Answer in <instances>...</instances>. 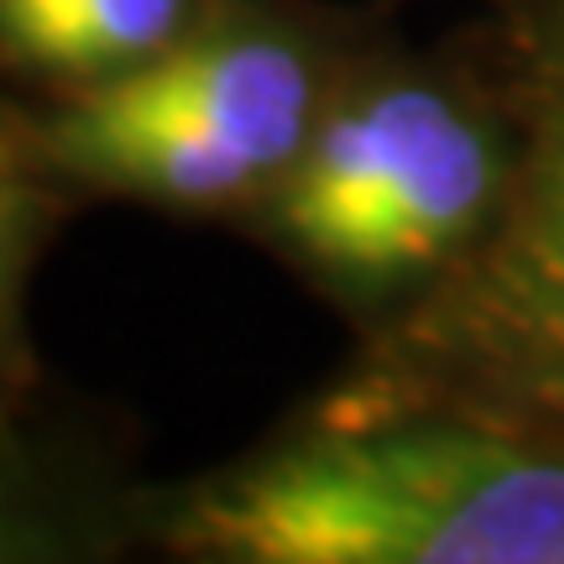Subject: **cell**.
<instances>
[{
  "instance_id": "1",
  "label": "cell",
  "mask_w": 564,
  "mask_h": 564,
  "mask_svg": "<svg viewBox=\"0 0 564 564\" xmlns=\"http://www.w3.org/2000/svg\"><path fill=\"white\" fill-rule=\"evenodd\" d=\"M183 544L246 564H564V449L481 423L319 434L204 491Z\"/></svg>"
},
{
  "instance_id": "2",
  "label": "cell",
  "mask_w": 564,
  "mask_h": 564,
  "mask_svg": "<svg viewBox=\"0 0 564 564\" xmlns=\"http://www.w3.org/2000/svg\"><path fill=\"white\" fill-rule=\"evenodd\" d=\"M319 126V68L272 26L183 32L158 58L74 89L37 126L63 178L167 204H220L278 183Z\"/></svg>"
},
{
  "instance_id": "3",
  "label": "cell",
  "mask_w": 564,
  "mask_h": 564,
  "mask_svg": "<svg viewBox=\"0 0 564 564\" xmlns=\"http://www.w3.org/2000/svg\"><path fill=\"white\" fill-rule=\"evenodd\" d=\"M486 225V246L413 335L419 382L564 440V17L533 68L528 141Z\"/></svg>"
},
{
  "instance_id": "4",
  "label": "cell",
  "mask_w": 564,
  "mask_h": 564,
  "mask_svg": "<svg viewBox=\"0 0 564 564\" xmlns=\"http://www.w3.org/2000/svg\"><path fill=\"white\" fill-rule=\"evenodd\" d=\"M194 0H0V68L89 89L158 58Z\"/></svg>"
},
{
  "instance_id": "5",
  "label": "cell",
  "mask_w": 564,
  "mask_h": 564,
  "mask_svg": "<svg viewBox=\"0 0 564 564\" xmlns=\"http://www.w3.org/2000/svg\"><path fill=\"white\" fill-rule=\"evenodd\" d=\"M42 173L53 167L37 147V126H21L0 105V398H11L26 371L21 288L42 230Z\"/></svg>"
},
{
  "instance_id": "6",
  "label": "cell",
  "mask_w": 564,
  "mask_h": 564,
  "mask_svg": "<svg viewBox=\"0 0 564 564\" xmlns=\"http://www.w3.org/2000/svg\"><path fill=\"white\" fill-rule=\"evenodd\" d=\"M47 539L37 523V507L26 502L21 481L11 476V465L0 455V560H21V554H37V544Z\"/></svg>"
}]
</instances>
